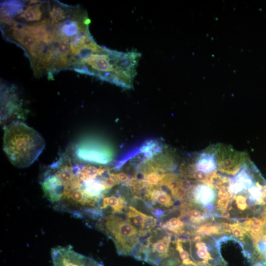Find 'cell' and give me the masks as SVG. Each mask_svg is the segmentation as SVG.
<instances>
[{"label": "cell", "mask_w": 266, "mask_h": 266, "mask_svg": "<svg viewBox=\"0 0 266 266\" xmlns=\"http://www.w3.org/2000/svg\"><path fill=\"white\" fill-rule=\"evenodd\" d=\"M140 56L135 51L119 52L101 46L88 57L79 60L74 70L130 89L136 74Z\"/></svg>", "instance_id": "1"}, {"label": "cell", "mask_w": 266, "mask_h": 266, "mask_svg": "<svg viewBox=\"0 0 266 266\" xmlns=\"http://www.w3.org/2000/svg\"><path fill=\"white\" fill-rule=\"evenodd\" d=\"M84 266H104L102 264L96 261L95 260L87 257Z\"/></svg>", "instance_id": "19"}, {"label": "cell", "mask_w": 266, "mask_h": 266, "mask_svg": "<svg viewBox=\"0 0 266 266\" xmlns=\"http://www.w3.org/2000/svg\"><path fill=\"white\" fill-rule=\"evenodd\" d=\"M125 217L137 229L140 236L144 237L156 227L158 220L152 216L140 212L133 206L126 208Z\"/></svg>", "instance_id": "10"}, {"label": "cell", "mask_w": 266, "mask_h": 266, "mask_svg": "<svg viewBox=\"0 0 266 266\" xmlns=\"http://www.w3.org/2000/svg\"><path fill=\"white\" fill-rule=\"evenodd\" d=\"M51 255L53 266H84L87 258L70 246L53 248Z\"/></svg>", "instance_id": "8"}, {"label": "cell", "mask_w": 266, "mask_h": 266, "mask_svg": "<svg viewBox=\"0 0 266 266\" xmlns=\"http://www.w3.org/2000/svg\"><path fill=\"white\" fill-rule=\"evenodd\" d=\"M127 204L125 199L120 196H105L101 201L100 209L103 213L104 210L109 209L111 214L121 213L126 209Z\"/></svg>", "instance_id": "12"}, {"label": "cell", "mask_w": 266, "mask_h": 266, "mask_svg": "<svg viewBox=\"0 0 266 266\" xmlns=\"http://www.w3.org/2000/svg\"><path fill=\"white\" fill-rule=\"evenodd\" d=\"M217 156L218 170L227 175H235L244 165V157L240 153L222 150Z\"/></svg>", "instance_id": "9"}, {"label": "cell", "mask_w": 266, "mask_h": 266, "mask_svg": "<svg viewBox=\"0 0 266 266\" xmlns=\"http://www.w3.org/2000/svg\"><path fill=\"white\" fill-rule=\"evenodd\" d=\"M240 222L253 241L261 234L266 225V214L255 215Z\"/></svg>", "instance_id": "11"}, {"label": "cell", "mask_w": 266, "mask_h": 266, "mask_svg": "<svg viewBox=\"0 0 266 266\" xmlns=\"http://www.w3.org/2000/svg\"><path fill=\"white\" fill-rule=\"evenodd\" d=\"M114 176L119 183L120 182H128L129 181V177L126 173L120 172L116 174L114 173Z\"/></svg>", "instance_id": "18"}, {"label": "cell", "mask_w": 266, "mask_h": 266, "mask_svg": "<svg viewBox=\"0 0 266 266\" xmlns=\"http://www.w3.org/2000/svg\"><path fill=\"white\" fill-rule=\"evenodd\" d=\"M216 197V191L215 189L201 183L193 186L189 194L188 201L204 207L213 215Z\"/></svg>", "instance_id": "7"}, {"label": "cell", "mask_w": 266, "mask_h": 266, "mask_svg": "<svg viewBox=\"0 0 266 266\" xmlns=\"http://www.w3.org/2000/svg\"><path fill=\"white\" fill-rule=\"evenodd\" d=\"M41 4L28 6L26 9L19 16L27 21L39 20L41 18L42 13L40 9Z\"/></svg>", "instance_id": "14"}, {"label": "cell", "mask_w": 266, "mask_h": 266, "mask_svg": "<svg viewBox=\"0 0 266 266\" xmlns=\"http://www.w3.org/2000/svg\"><path fill=\"white\" fill-rule=\"evenodd\" d=\"M252 266H266V265L261 263H256L253 264Z\"/></svg>", "instance_id": "20"}, {"label": "cell", "mask_w": 266, "mask_h": 266, "mask_svg": "<svg viewBox=\"0 0 266 266\" xmlns=\"http://www.w3.org/2000/svg\"><path fill=\"white\" fill-rule=\"evenodd\" d=\"M24 3L18 0L5 1L1 3L0 9L7 12L10 16L21 14L23 11Z\"/></svg>", "instance_id": "15"}, {"label": "cell", "mask_w": 266, "mask_h": 266, "mask_svg": "<svg viewBox=\"0 0 266 266\" xmlns=\"http://www.w3.org/2000/svg\"><path fill=\"white\" fill-rule=\"evenodd\" d=\"M190 258L198 266H227L221 253L220 239L197 232L186 234Z\"/></svg>", "instance_id": "4"}, {"label": "cell", "mask_w": 266, "mask_h": 266, "mask_svg": "<svg viewBox=\"0 0 266 266\" xmlns=\"http://www.w3.org/2000/svg\"><path fill=\"white\" fill-rule=\"evenodd\" d=\"M263 178L255 166L250 169L244 165L240 171L231 178L229 190L233 195L241 193L247 191Z\"/></svg>", "instance_id": "5"}, {"label": "cell", "mask_w": 266, "mask_h": 266, "mask_svg": "<svg viewBox=\"0 0 266 266\" xmlns=\"http://www.w3.org/2000/svg\"><path fill=\"white\" fill-rule=\"evenodd\" d=\"M49 13L52 26H57L56 24L58 22L66 18L65 10L61 6L54 5Z\"/></svg>", "instance_id": "16"}, {"label": "cell", "mask_w": 266, "mask_h": 266, "mask_svg": "<svg viewBox=\"0 0 266 266\" xmlns=\"http://www.w3.org/2000/svg\"><path fill=\"white\" fill-rule=\"evenodd\" d=\"M74 156L80 161L99 164H106L111 160L109 153L105 149L88 143L77 145L74 150Z\"/></svg>", "instance_id": "6"}, {"label": "cell", "mask_w": 266, "mask_h": 266, "mask_svg": "<svg viewBox=\"0 0 266 266\" xmlns=\"http://www.w3.org/2000/svg\"><path fill=\"white\" fill-rule=\"evenodd\" d=\"M3 150L10 162L18 168L27 167L39 157L45 146L41 135L20 121L4 128Z\"/></svg>", "instance_id": "2"}, {"label": "cell", "mask_w": 266, "mask_h": 266, "mask_svg": "<svg viewBox=\"0 0 266 266\" xmlns=\"http://www.w3.org/2000/svg\"><path fill=\"white\" fill-rule=\"evenodd\" d=\"M59 54L64 57H67L69 52L68 39L63 38L58 41V45L57 48Z\"/></svg>", "instance_id": "17"}, {"label": "cell", "mask_w": 266, "mask_h": 266, "mask_svg": "<svg viewBox=\"0 0 266 266\" xmlns=\"http://www.w3.org/2000/svg\"><path fill=\"white\" fill-rule=\"evenodd\" d=\"M97 227L114 242L119 255L132 256L140 241L137 229L125 217L117 214L102 217Z\"/></svg>", "instance_id": "3"}, {"label": "cell", "mask_w": 266, "mask_h": 266, "mask_svg": "<svg viewBox=\"0 0 266 266\" xmlns=\"http://www.w3.org/2000/svg\"><path fill=\"white\" fill-rule=\"evenodd\" d=\"M195 166L197 170L204 174L212 173L217 168L216 158L214 154L208 152L202 153L197 160Z\"/></svg>", "instance_id": "13"}]
</instances>
